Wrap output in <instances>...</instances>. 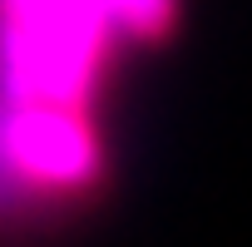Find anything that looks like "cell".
Masks as SVG:
<instances>
[{
    "mask_svg": "<svg viewBox=\"0 0 252 247\" xmlns=\"http://www.w3.org/2000/svg\"><path fill=\"white\" fill-rule=\"evenodd\" d=\"M163 0H0L5 154L20 183H74L89 173L84 84L109 35L154 30Z\"/></svg>",
    "mask_w": 252,
    "mask_h": 247,
    "instance_id": "cell-1",
    "label": "cell"
}]
</instances>
